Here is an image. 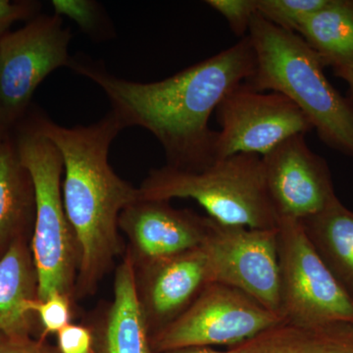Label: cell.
I'll use <instances>...</instances> for the list:
<instances>
[{"label": "cell", "instance_id": "obj_9", "mask_svg": "<svg viewBox=\"0 0 353 353\" xmlns=\"http://www.w3.org/2000/svg\"><path fill=\"white\" fill-rule=\"evenodd\" d=\"M215 112L221 127L216 161L239 153L262 157L290 137L313 130L303 111L284 94H265L245 82L234 88Z\"/></svg>", "mask_w": 353, "mask_h": 353}, {"label": "cell", "instance_id": "obj_17", "mask_svg": "<svg viewBox=\"0 0 353 353\" xmlns=\"http://www.w3.org/2000/svg\"><path fill=\"white\" fill-rule=\"evenodd\" d=\"M301 222L320 259L353 299V211L336 197Z\"/></svg>", "mask_w": 353, "mask_h": 353}, {"label": "cell", "instance_id": "obj_16", "mask_svg": "<svg viewBox=\"0 0 353 353\" xmlns=\"http://www.w3.org/2000/svg\"><path fill=\"white\" fill-rule=\"evenodd\" d=\"M104 353H153L152 334L139 301L131 255L117 267L113 301L103 318Z\"/></svg>", "mask_w": 353, "mask_h": 353}, {"label": "cell", "instance_id": "obj_23", "mask_svg": "<svg viewBox=\"0 0 353 353\" xmlns=\"http://www.w3.org/2000/svg\"><path fill=\"white\" fill-rule=\"evenodd\" d=\"M208 6L226 19L234 34L248 36L252 18L257 13L256 0H208Z\"/></svg>", "mask_w": 353, "mask_h": 353}, {"label": "cell", "instance_id": "obj_19", "mask_svg": "<svg viewBox=\"0 0 353 353\" xmlns=\"http://www.w3.org/2000/svg\"><path fill=\"white\" fill-rule=\"evenodd\" d=\"M314 331L281 324L243 343V353H314Z\"/></svg>", "mask_w": 353, "mask_h": 353}, {"label": "cell", "instance_id": "obj_21", "mask_svg": "<svg viewBox=\"0 0 353 353\" xmlns=\"http://www.w3.org/2000/svg\"><path fill=\"white\" fill-rule=\"evenodd\" d=\"M55 15L73 20L83 32L95 36L101 32V6L90 0H53Z\"/></svg>", "mask_w": 353, "mask_h": 353}, {"label": "cell", "instance_id": "obj_6", "mask_svg": "<svg viewBox=\"0 0 353 353\" xmlns=\"http://www.w3.org/2000/svg\"><path fill=\"white\" fill-rule=\"evenodd\" d=\"M281 314L287 324L314 331L352 323L353 299L311 245L301 221L279 218Z\"/></svg>", "mask_w": 353, "mask_h": 353}, {"label": "cell", "instance_id": "obj_30", "mask_svg": "<svg viewBox=\"0 0 353 353\" xmlns=\"http://www.w3.org/2000/svg\"><path fill=\"white\" fill-rule=\"evenodd\" d=\"M7 132H6L4 131V130H2L1 128H0V141H1V139L3 138L4 136H6Z\"/></svg>", "mask_w": 353, "mask_h": 353}, {"label": "cell", "instance_id": "obj_25", "mask_svg": "<svg viewBox=\"0 0 353 353\" xmlns=\"http://www.w3.org/2000/svg\"><path fill=\"white\" fill-rule=\"evenodd\" d=\"M39 8L41 3L37 1L0 0V38L9 32L14 23L22 20L30 21L38 16Z\"/></svg>", "mask_w": 353, "mask_h": 353}, {"label": "cell", "instance_id": "obj_22", "mask_svg": "<svg viewBox=\"0 0 353 353\" xmlns=\"http://www.w3.org/2000/svg\"><path fill=\"white\" fill-rule=\"evenodd\" d=\"M32 308L46 334H57L71 321V297L63 294H55L43 301L37 299Z\"/></svg>", "mask_w": 353, "mask_h": 353}, {"label": "cell", "instance_id": "obj_2", "mask_svg": "<svg viewBox=\"0 0 353 353\" xmlns=\"http://www.w3.org/2000/svg\"><path fill=\"white\" fill-rule=\"evenodd\" d=\"M31 113L63 160L62 196L79 252L75 292L88 296L122 252L121 213L139 199V189L108 161L111 143L125 128L112 111L94 124L74 128L60 126L38 110Z\"/></svg>", "mask_w": 353, "mask_h": 353}, {"label": "cell", "instance_id": "obj_3", "mask_svg": "<svg viewBox=\"0 0 353 353\" xmlns=\"http://www.w3.org/2000/svg\"><path fill=\"white\" fill-rule=\"evenodd\" d=\"M248 37L255 67L245 83L259 92L284 94L303 111L325 145L353 158V99L330 83L319 55L296 32L271 24L259 13Z\"/></svg>", "mask_w": 353, "mask_h": 353}, {"label": "cell", "instance_id": "obj_8", "mask_svg": "<svg viewBox=\"0 0 353 353\" xmlns=\"http://www.w3.org/2000/svg\"><path fill=\"white\" fill-rule=\"evenodd\" d=\"M72 34L57 15H38L0 38V128L13 131L44 79L70 67Z\"/></svg>", "mask_w": 353, "mask_h": 353}, {"label": "cell", "instance_id": "obj_15", "mask_svg": "<svg viewBox=\"0 0 353 353\" xmlns=\"http://www.w3.org/2000/svg\"><path fill=\"white\" fill-rule=\"evenodd\" d=\"M34 219V183L11 131L0 141V259L16 241L32 240Z\"/></svg>", "mask_w": 353, "mask_h": 353}, {"label": "cell", "instance_id": "obj_1", "mask_svg": "<svg viewBox=\"0 0 353 353\" xmlns=\"http://www.w3.org/2000/svg\"><path fill=\"white\" fill-rule=\"evenodd\" d=\"M255 67L248 37L163 81L139 83L118 78L99 63L72 58L69 68L90 79L108 97L126 129L141 127L163 148L167 166L199 172L216 162L217 132L209 119L222 99L245 82Z\"/></svg>", "mask_w": 353, "mask_h": 353}, {"label": "cell", "instance_id": "obj_18", "mask_svg": "<svg viewBox=\"0 0 353 353\" xmlns=\"http://www.w3.org/2000/svg\"><path fill=\"white\" fill-rule=\"evenodd\" d=\"M299 34L325 67L353 66V0H329L301 23Z\"/></svg>", "mask_w": 353, "mask_h": 353}, {"label": "cell", "instance_id": "obj_11", "mask_svg": "<svg viewBox=\"0 0 353 353\" xmlns=\"http://www.w3.org/2000/svg\"><path fill=\"white\" fill-rule=\"evenodd\" d=\"M262 163L279 218L306 219L338 197L328 163L311 150L305 134L285 139L262 157Z\"/></svg>", "mask_w": 353, "mask_h": 353}, {"label": "cell", "instance_id": "obj_12", "mask_svg": "<svg viewBox=\"0 0 353 353\" xmlns=\"http://www.w3.org/2000/svg\"><path fill=\"white\" fill-rule=\"evenodd\" d=\"M210 218L172 208L169 201L139 199L122 211L119 229L129 239L134 267L201 248Z\"/></svg>", "mask_w": 353, "mask_h": 353}, {"label": "cell", "instance_id": "obj_26", "mask_svg": "<svg viewBox=\"0 0 353 353\" xmlns=\"http://www.w3.org/2000/svg\"><path fill=\"white\" fill-rule=\"evenodd\" d=\"M57 334L61 353H92L94 340L90 330L85 327L69 324Z\"/></svg>", "mask_w": 353, "mask_h": 353}, {"label": "cell", "instance_id": "obj_27", "mask_svg": "<svg viewBox=\"0 0 353 353\" xmlns=\"http://www.w3.org/2000/svg\"><path fill=\"white\" fill-rule=\"evenodd\" d=\"M0 353H41L36 345L29 343H16L0 341Z\"/></svg>", "mask_w": 353, "mask_h": 353}, {"label": "cell", "instance_id": "obj_20", "mask_svg": "<svg viewBox=\"0 0 353 353\" xmlns=\"http://www.w3.org/2000/svg\"><path fill=\"white\" fill-rule=\"evenodd\" d=\"M329 0H256L257 13L285 31L299 32L310 14L323 8Z\"/></svg>", "mask_w": 353, "mask_h": 353}, {"label": "cell", "instance_id": "obj_4", "mask_svg": "<svg viewBox=\"0 0 353 353\" xmlns=\"http://www.w3.org/2000/svg\"><path fill=\"white\" fill-rule=\"evenodd\" d=\"M21 161L31 175L36 219L31 250L38 274V299L75 292L79 252L62 196L63 160L54 143L41 132L31 113L13 129Z\"/></svg>", "mask_w": 353, "mask_h": 353}, {"label": "cell", "instance_id": "obj_28", "mask_svg": "<svg viewBox=\"0 0 353 353\" xmlns=\"http://www.w3.org/2000/svg\"><path fill=\"white\" fill-rule=\"evenodd\" d=\"M243 343L232 347V348H230L229 350H226V352H217V350H211L210 347H187L163 353H243Z\"/></svg>", "mask_w": 353, "mask_h": 353}, {"label": "cell", "instance_id": "obj_10", "mask_svg": "<svg viewBox=\"0 0 353 353\" xmlns=\"http://www.w3.org/2000/svg\"><path fill=\"white\" fill-rule=\"evenodd\" d=\"M201 246L208 255L212 283L241 290L281 314L278 227L228 226L210 218Z\"/></svg>", "mask_w": 353, "mask_h": 353}, {"label": "cell", "instance_id": "obj_7", "mask_svg": "<svg viewBox=\"0 0 353 353\" xmlns=\"http://www.w3.org/2000/svg\"><path fill=\"white\" fill-rule=\"evenodd\" d=\"M285 323L282 315L245 292L212 283L183 314L152 334V347L159 353L210 345L234 347Z\"/></svg>", "mask_w": 353, "mask_h": 353}, {"label": "cell", "instance_id": "obj_24", "mask_svg": "<svg viewBox=\"0 0 353 353\" xmlns=\"http://www.w3.org/2000/svg\"><path fill=\"white\" fill-rule=\"evenodd\" d=\"M314 333V353H353L352 323H336Z\"/></svg>", "mask_w": 353, "mask_h": 353}, {"label": "cell", "instance_id": "obj_29", "mask_svg": "<svg viewBox=\"0 0 353 353\" xmlns=\"http://www.w3.org/2000/svg\"><path fill=\"white\" fill-rule=\"evenodd\" d=\"M334 76L341 79L347 83L350 88V99H353V66L348 68L334 70Z\"/></svg>", "mask_w": 353, "mask_h": 353}, {"label": "cell", "instance_id": "obj_14", "mask_svg": "<svg viewBox=\"0 0 353 353\" xmlns=\"http://www.w3.org/2000/svg\"><path fill=\"white\" fill-rule=\"evenodd\" d=\"M38 288L31 240L20 239L0 259V341L31 343Z\"/></svg>", "mask_w": 353, "mask_h": 353}, {"label": "cell", "instance_id": "obj_13", "mask_svg": "<svg viewBox=\"0 0 353 353\" xmlns=\"http://www.w3.org/2000/svg\"><path fill=\"white\" fill-rule=\"evenodd\" d=\"M139 301L150 334L183 314L211 280L203 248L136 268Z\"/></svg>", "mask_w": 353, "mask_h": 353}, {"label": "cell", "instance_id": "obj_5", "mask_svg": "<svg viewBox=\"0 0 353 353\" xmlns=\"http://www.w3.org/2000/svg\"><path fill=\"white\" fill-rule=\"evenodd\" d=\"M139 199L169 201L190 199L220 224L252 229L278 227V214L265 182L262 157L239 153L217 160L199 172L165 165L148 173Z\"/></svg>", "mask_w": 353, "mask_h": 353}]
</instances>
